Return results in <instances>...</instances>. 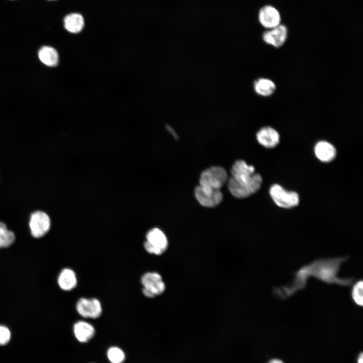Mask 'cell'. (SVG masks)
I'll use <instances>...</instances> for the list:
<instances>
[{"instance_id":"obj_1","label":"cell","mask_w":363,"mask_h":363,"mask_svg":"<svg viewBox=\"0 0 363 363\" xmlns=\"http://www.w3.org/2000/svg\"><path fill=\"white\" fill-rule=\"evenodd\" d=\"M348 256L319 258L301 266L293 273V279L287 285L274 287L273 293L277 298L286 299L297 292L305 288L308 280L313 277L328 284L348 286L354 282V277L340 278L338 276L341 265Z\"/></svg>"},{"instance_id":"obj_2","label":"cell","mask_w":363,"mask_h":363,"mask_svg":"<svg viewBox=\"0 0 363 363\" xmlns=\"http://www.w3.org/2000/svg\"><path fill=\"white\" fill-rule=\"evenodd\" d=\"M231 176L227 184L229 191L234 197L244 199L256 193L261 187L263 179L255 172V167L242 159L235 161L230 170Z\"/></svg>"},{"instance_id":"obj_3","label":"cell","mask_w":363,"mask_h":363,"mask_svg":"<svg viewBox=\"0 0 363 363\" xmlns=\"http://www.w3.org/2000/svg\"><path fill=\"white\" fill-rule=\"evenodd\" d=\"M228 178L226 170L221 166H212L201 174L198 185L204 190L210 191L221 190Z\"/></svg>"},{"instance_id":"obj_4","label":"cell","mask_w":363,"mask_h":363,"mask_svg":"<svg viewBox=\"0 0 363 363\" xmlns=\"http://www.w3.org/2000/svg\"><path fill=\"white\" fill-rule=\"evenodd\" d=\"M142 292L146 297L152 298L162 294L165 284L162 276L156 272H147L141 277Z\"/></svg>"},{"instance_id":"obj_5","label":"cell","mask_w":363,"mask_h":363,"mask_svg":"<svg viewBox=\"0 0 363 363\" xmlns=\"http://www.w3.org/2000/svg\"><path fill=\"white\" fill-rule=\"evenodd\" d=\"M168 240L165 233L158 228H153L146 235L144 248L150 254L161 255L168 247Z\"/></svg>"},{"instance_id":"obj_6","label":"cell","mask_w":363,"mask_h":363,"mask_svg":"<svg viewBox=\"0 0 363 363\" xmlns=\"http://www.w3.org/2000/svg\"><path fill=\"white\" fill-rule=\"evenodd\" d=\"M270 195L274 202L283 208H291L299 202V195L294 191H287L278 184L273 185L269 190Z\"/></svg>"},{"instance_id":"obj_7","label":"cell","mask_w":363,"mask_h":363,"mask_svg":"<svg viewBox=\"0 0 363 363\" xmlns=\"http://www.w3.org/2000/svg\"><path fill=\"white\" fill-rule=\"evenodd\" d=\"M76 310L83 318L97 319L102 314V306L96 298L81 297L77 301Z\"/></svg>"},{"instance_id":"obj_8","label":"cell","mask_w":363,"mask_h":363,"mask_svg":"<svg viewBox=\"0 0 363 363\" xmlns=\"http://www.w3.org/2000/svg\"><path fill=\"white\" fill-rule=\"evenodd\" d=\"M29 225L31 235L35 238H40L49 231L51 221L45 212L36 211L30 215Z\"/></svg>"},{"instance_id":"obj_9","label":"cell","mask_w":363,"mask_h":363,"mask_svg":"<svg viewBox=\"0 0 363 363\" xmlns=\"http://www.w3.org/2000/svg\"><path fill=\"white\" fill-rule=\"evenodd\" d=\"M194 194L199 203L206 208L215 207L223 200V194L221 190L207 191L197 186L195 189Z\"/></svg>"},{"instance_id":"obj_10","label":"cell","mask_w":363,"mask_h":363,"mask_svg":"<svg viewBox=\"0 0 363 363\" xmlns=\"http://www.w3.org/2000/svg\"><path fill=\"white\" fill-rule=\"evenodd\" d=\"M287 36V29L282 24H279L264 32L262 38L264 41L273 47L278 48L285 42Z\"/></svg>"},{"instance_id":"obj_11","label":"cell","mask_w":363,"mask_h":363,"mask_svg":"<svg viewBox=\"0 0 363 363\" xmlns=\"http://www.w3.org/2000/svg\"><path fill=\"white\" fill-rule=\"evenodd\" d=\"M256 139L258 142L264 147L273 148L279 144L280 135L275 129L267 126L261 128L257 132Z\"/></svg>"},{"instance_id":"obj_12","label":"cell","mask_w":363,"mask_h":363,"mask_svg":"<svg viewBox=\"0 0 363 363\" xmlns=\"http://www.w3.org/2000/svg\"><path fill=\"white\" fill-rule=\"evenodd\" d=\"M259 19L261 25L266 28L271 29L279 25L281 18L278 11L271 6L261 8L259 13Z\"/></svg>"},{"instance_id":"obj_13","label":"cell","mask_w":363,"mask_h":363,"mask_svg":"<svg viewBox=\"0 0 363 363\" xmlns=\"http://www.w3.org/2000/svg\"><path fill=\"white\" fill-rule=\"evenodd\" d=\"M314 151L317 158L324 162L332 161L336 155V150L334 146L326 141L318 142L315 146Z\"/></svg>"},{"instance_id":"obj_14","label":"cell","mask_w":363,"mask_h":363,"mask_svg":"<svg viewBox=\"0 0 363 363\" xmlns=\"http://www.w3.org/2000/svg\"><path fill=\"white\" fill-rule=\"evenodd\" d=\"M57 283L60 288L64 291L72 290L78 284L76 273L72 269L64 268L58 275Z\"/></svg>"},{"instance_id":"obj_15","label":"cell","mask_w":363,"mask_h":363,"mask_svg":"<svg viewBox=\"0 0 363 363\" xmlns=\"http://www.w3.org/2000/svg\"><path fill=\"white\" fill-rule=\"evenodd\" d=\"M74 335L77 339L81 342H86L94 335V327L84 321H79L75 323L73 327Z\"/></svg>"},{"instance_id":"obj_16","label":"cell","mask_w":363,"mask_h":363,"mask_svg":"<svg viewBox=\"0 0 363 363\" xmlns=\"http://www.w3.org/2000/svg\"><path fill=\"white\" fill-rule=\"evenodd\" d=\"M253 86L256 93L263 97L272 95L276 89L275 83L271 79L266 78L257 79L254 82Z\"/></svg>"},{"instance_id":"obj_17","label":"cell","mask_w":363,"mask_h":363,"mask_svg":"<svg viewBox=\"0 0 363 363\" xmlns=\"http://www.w3.org/2000/svg\"><path fill=\"white\" fill-rule=\"evenodd\" d=\"M40 61L48 67L56 66L58 63L59 57L57 51L53 47L44 46L40 48L38 53Z\"/></svg>"},{"instance_id":"obj_18","label":"cell","mask_w":363,"mask_h":363,"mask_svg":"<svg viewBox=\"0 0 363 363\" xmlns=\"http://www.w3.org/2000/svg\"><path fill=\"white\" fill-rule=\"evenodd\" d=\"M64 26L66 29L71 33H79L84 27V18L80 14H70L65 18Z\"/></svg>"},{"instance_id":"obj_19","label":"cell","mask_w":363,"mask_h":363,"mask_svg":"<svg viewBox=\"0 0 363 363\" xmlns=\"http://www.w3.org/2000/svg\"><path fill=\"white\" fill-rule=\"evenodd\" d=\"M350 289V298L357 307H362L363 306V281L362 279L356 281Z\"/></svg>"},{"instance_id":"obj_20","label":"cell","mask_w":363,"mask_h":363,"mask_svg":"<svg viewBox=\"0 0 363 363\" xmlns=\"http://www.w3.org/2000/svg\"><path fill=\"white\" fill-rule=\"evenodd\" d=\"M14 233L7 225L0 221V249L11 246L15 240Z\"/></svg>"},{"instance_id":"obj_21","label":"cell","mask_w":363,"mask_h":363,"mask_svg":"<svg viewBox=\"0 0 363 363\" xmlns=\"http://www.w3.org/2000/svg\"><path fill=\"white\" fill-rule=\"evenodd\" d=\"M107 354L109 360L112 363H122L125 358L124 352L117 347H110L107 351Z\"/></svg>"},{"instance_id":"obj_22","label":"cell","mask_w":363,"mask_h":363,"mask_svg":"<svg viewBox=\"0 0 363 363\" xmlns=\"http://www.w3.org/2000/svg\"><path fill=\"white\" fill-rule=\"evenodd\" d=\"M11 333L9 329L2 325H0V345L7 344L10 340Z\"/></svg>"},{"instance_id":"obj_23","label":"cell","mask_w":363,"mask_h":363,"mask_svg":"<svg viewBox=\"0 0 363 363\" xmlns=\"http://www.w3.org/2000/svg\"><path fill=\"white\" fill-rule=\"evenodd\" d=\"M167 130H168V131H169L170 133H171V134H172V135L173 136V137L175 139L177 140V139H178V136L177 135V134H176V133L175 132V131H174L171 128H170V127H168L167 128Z\"/></svg>"},{"instance_id":"obj_24","label":"cell","mask_w":363,"mask_h":363,"mask_svg":"<svg viewBox=\"0 0 363 363\" xmlns=\"http://www.w3.org/2000/svg\"><path fill=\"white\" fill-rule=\"evenodd\" d=\"M268 363H284V362L279 359H272L270 360Z\"/></svg>"},{"instance_id":"obj_25","label":"cell","mask_w":363,"mask_h":363,"mask_svg":"<svg viewBox=\"0 0 363 363\" xmlns=\"http://www.w3.org/2000/svg\"><path fill=\"white\" fill-rule=\"evenodd\" d=\"M357 363H363V354L361 352L357 359Z\"/></svg>"}]
</instances>
